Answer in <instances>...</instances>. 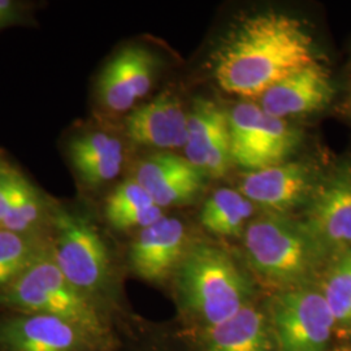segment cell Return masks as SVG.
I'll return each mask as SVG.
<instances>
[{
    "mask_svg": "<svg viewBox=\"0 0 351 351\" xmlns=\"http://www.w3.org/2000/svg\"><path fill=\"white\" fill-rule=\"evenodd\" d=\"M64 150L77 182L85 191H97L114 181L125 164L124 139L101 126L82 125L71 130Z\"/></svg>",
    "mask_w": 351,
    "mask_h": 351,
    "instance_id": "obj_10",
    "label": "cell"
},
{
    "mask_svg": "<svg viewBox=\"0 0 351 351\" xmlns=\"http://www.w3.org/2000/svg\"><path fill=\"white\" fill-rule=\"evenodd\" d=\"M341 335H342V336H346V337H351V316L350 319H349V322H348V324L343 328V330L341 332Z\"/></svg>",
    "mask_w": 351,
    "mask_h": 351,
    "instance_id": "obj_27",
    "label": "cell"
},
{
    "mask_svg": "<svg viewBox=\"0 0 351 351\" xmlns=\"http://www.w3.org/2000/svg\"><path fill=\"white\" fill-rule=\"evenodd\" d=\"M19 173L20 171L11 165L0 172V226L10 211Z\"/></svg>",
    "mask_w": 351,
    "mask_h": 351,
    "instance_id": "obj_25",
    "label": "cell"
},
{
    "mask_svg": "<svg viewBox=\"0 0 351 351\" xmlns=\"http://www.w3.org/2000/svg\"><path fill=\"white\" fill-rule=\"evenodd\" d=\"M254 213V203L239 190L219 189L204 202L201 223L206 230L221 237H234L245 232Z\"/></svg>",
    "mask_w": 351,
    "mask_h": 351,
    "instance_id": "obj_20",
    "label": "cell"
},
{
    "mask_svg": "<svg viewBox=\"0 0 351 351\" xmlns=\"http://www.w3.org/2000/svg\"><path fill=\"white\" fill-rule=\"evenodd\" d=\"M8 165H11V164L8 163V162L4 159V156H3V154H1V151H0V172L4 171Z\"/></svg>",
    "mask_w": 351,
    "mask_h": 351,
    "instance_id": "obj_28",
    "label": "cell"
},
{
    "mask_svg": "<svg viewBox=\"0 0 351 351\" xmlns=\"http://www.w3.org/2000/svg\"><path fill=\"white\" fill-rule=\"evenodd\" d=\"M267 315L281 351H328L337 330L329 303L314 285L276 291Z\"/></svg>",
    "mask_w": 351,
    "mask_h": 351,
    "instance_id": "obj_6",
    "label": "cell"
},
{
    "mask_svg": "<svg viewBox=\"0 0 351 351\" xmlns=\"http://www.w3.org/2000/svg\"><path fill=\"white\" fill-rule=\"evenodd\" d=\"M319 289L333 311L337 332L341 333L351 316V246L329 259Z\"/></svg>",
    "mask_w": 351,
    "mask_h": 351,
    "instance_id": "obj_23",
    "label": "cell"
},
{
    "mask_svg": "<svg viewBox=\"0 0 351 351\" xmlns=\"http://www.w3.org/2000/svg\"><path fill=\"white\" fill-rule=\"evenodd\" d=\"M302 221L329 259L350 247L351 164H342L319 180Z\"/></svg>",
    "mask_w": 351,
    "mask_h": 351,
    "instance_id": "obj_8",
    "label": "cell"
},
{
    "mask_svg": "<svg viewBox=\"0 0 351 351\" xmlns=\"http://www.w3.org/2000/svg\"><path fill=\"white\" fill-rule=\"evenodd\" d=\"M150 194L130 176L117 184L106 197L104 217L113 229L120 232L142 230L164 217Z\"/></svg>",
    "mask_w": 351,
    "mask_h": 351,
    "instance_id": "obj_18",
    "label": "cell"
},
{
    "mask_svg": "<svg viewBox=\"0 0 351 351\" xmlns=\"http://www.w3.org/2000/svg\"><path fill=\"white\" fill-rule=\"evenodd\" d=\"M274 341L268 315L250 302L230 319L206 328L203 351H272Z\"/></svg>",
    "mask_w": 351,
    "mask_h": 351,
    "instance_id": "obj_17",
    "label": "cell"
},
{
    "mask_svg": "<svg viewBox=\"0 0 351 351\" xmlns=\"http://www.w3.org/2000/svg\"><path fill=\"white\" fill-rule=\"evenodd\" d=\"M185 158L206 177L220 178L233 163L228 112L215 101L198 98L189 112Z\"/></svg>",
    "mask_w": 351,
    "mask_h": 351,
    "instance_id": "obj_14",
    "label": "cell"
},
{
    "mask_svg": "<svg viewBox=\"0 0 351 351\" xmlns=\"http://www.w3.org/2000/svg\"><path fill=\"white\" fill-rule=\"evenodd\" d=\"M300 142L301 136L297 129L282 119L264 113L251 150L249 168L258 171L285 163Z\"/></svg>",
    "mask_w": 351,
    "mask_h": 351,
    "instance_id": "obj_22",
    "label": "cell"
},
{
    "mask_svg": "<svg viewBox=\"0 0 351 351\" xmlns=\"http://www.w3.org/2000/svg\"><path fill=\"white\" fill-rule=\"evenodd\" d=\"M184 308L206 328L217 326L250 303L254 288L226 250L206 242L189 246L175 274Z\"/></svg>",
    "mask_w": 351,
    "mask_h": 351,
    "instance_id": "obj_3",
    "label": "cell"
},
{
    "mask_svg": "<svg viewBox=\"0 0 351 351\" xmlns=\"http://www.w3.org/2000/svg\"><path fill=\"white\" fill-rule=\"evenodd\" d=\"M189 113L181 99L171 90L139 104L124 119L126 141L137 147L152 150H175L185 147Z\"/></svg>",
    "mask_w": 351,
    "mask_h": 351,
    "instance_id": "obj_12",
    "label": "cell"
},
{
    "mask_svg": "<svg viewBox=\"0 0 351 351\" xmlns=\"http://www.w3.org/2000/svg\"><path fill=\"white\" fill-rule=\"evenodd\" d=\"M160 59L143 45L117 51L98 75L95 98L103 112L128 114L150 94L160 71Z\"/></svg>",
    "mask_w": 351,
    "mask_h": 351,
    "instance_id": "obj_7",
    "label": "cell"
},
{
    "mask_svg": "<svg viewBox=\"0 0 351 351\" xmlns=\"http://www.w3.org/2000/svg\"><path fill=\"white\" fill-rule=\"evenodd\" d=\"M51 251L50 236L0 229V291L8 288Z\"/></svg>",
    "mask_w": 351,
    "mask_h": 351,
    "instance_id": "obj_21",
    "label": "cell"
},
{
    "mask_svg": "<svg viewBox=\"0 0 351 351\" xmlns=\"http://www.w3.org/2000/svg\"><path fill=\"white\" fill-rule=\"evenodd\" d=\"M335 351H350V350H348V349H337V350H335Z\"/></svg>",
    "mask_w": 351,
    "mask_h": 351,
    "instance_id": "obj_29",
    "label": "cell"
},
{
    "mask_svg": "<svg viewBox=\"0 0 351 351\" xmlns=\"http://www.w3.org/2000/svg\"><path fill=\"white\" fill-rule=\"evenodd\" d=\"M132 177L163 210L195 201L207 178L186 158L169 151H156L139 159Z\"/></svg>",
    "mask_w": 351,
    "mask_h": 351,
    "instance_id": "obj_15",
    "label": "cell"
},
{
    "mask_svg": "<svg viewBox=\"0 0 351 351\" xmlns=\"http://www.w3.org/2000/svg\"><path fill=\"white\" fill-rule=\"evenodd\" d=\"M78 326L50 315L14 313L0 319V351H99Z\"/></svg>",
    "mask_w": 351,
    "mask_h": 351,
    "instance_id": "obj_11",
    "label": "cell"
},
{
    "mask_svg": "<svg viewBox=\"0 0 351 351\" xmlns=\"http://www.w3.org/2000/svg\"><path fill=\"white\" fill-rule=\"evenodd\" d=\"M24 5L12 0H0V27L21 20Z\"/></svg>",
    "mask_w": 351,
    "mask_h": 351,
    "instance_id": "obj_26",
    "label": "cell"
},
{
    "mask_svg": "<svg viewBox=\"0 0 351 351\" xmlns=\"http://www.w3.org/2000/svg\"><path fill=\"white\" fill-rule=\"evenodd\" d=\"M51 206L52 198L20 172L10 211L0 229L19 234L50 236Z\"/></svg>",
    "mask_w": 351,
    "mask_h": 351,
    "instance_id": "obj_19",
    "label": "cell"
},
{
    "mask_svg": "<svg viewBox=\"0 0 351 351\" xmlns=\"http://www.w3.org/2000/svg\"><path fill=\"white\" fill-rule=\"evenodd\" d=\"M263 114L261 106L249 101L236 104L228 112L233 163L249 168L251 150Z\"/></svg>",
    "mask_w": 351,
    "mask_h": 351,
    "instance_id": "obj_24",
    "label": "cell"
},
{
    "mask_svg": "<svg viewBox=\"0 0 351 351\" xmlns=\"http://www.w3.org/2000/svg\"><path fill=\"white\" fill-rule=\"evenodd\" d=\"M189 246L184 223L177 217L164 216L155 224L139 230L132 241L129 267L139 278L160 284L175 276Z\"/></svg>",
    "mask_w": 351,
    "mask_h": 351,
    "instance_id": "obj_13",
    "label": "cell"
},
{
    "mask_svg": "<svg viewBox=\"0 0 351 351\" xmlns=\"http://www.w3.org/2000/svg\"><path fill=\"white\" fill-rule=\"evenodd\" d=\"M0 306L13 313L63 319L88 333L101 349L108 343V326L98 302L66 280L55 263L52 251L0 291Z\"/></svg>",
    "mask_w": 351,
    "mask_h": 351,
    "instance_id": "obj_4",
    "label": "cell"
},
{
    "mask_svg": "<svg viewBox=\"0 0 351 351\" xmlns=\"http://www.w3.org/2000/svg\"><path fill=\"white\" fill-rule=\"evenodd\" d=\"M319 180L311 164L285 162L242 176L239 191L267 213L288 216L307 204Z\"/></svg>",
    "mask_w": 351,
    "mask_h": 351,
    "instance_id": "obj_9",
    "label": "cell"
},
{
    "mask_svg": "<svg viewBox=\"0 0 351 351\" xmlns=\"http://www.w3.org/2000/svg\"><path fill=\"white\" fill-rule=\"evenodd\" d=\"M332 97L330 75L323 64L315 62L268 88L261 97V108L284 120L317 111L326 107Z\"/></svg>",
    "mask_w": 351,
    "mask_h": 351,
    "instance_id": "obj_16",
    "label": "cell"
},
{
    "mask_svg": "<svg viewBox=\"0 0 351 351\" xmlns=\"http://www.w3.org/2000/svg\"><path fill=\"white\" fill-rule=\"evenodd\" d=\"M51 251L66 280L93 300L108 288L112 276L110 251L88 213L52 198Z\"/></svg>",
    "mask_w": 351,
    "mask_h": 351,
    "instance_id": "obj_5",
    "label": "cell"
},
{
    "mask_svg": "<svg viewBox=\"0 0 351 351\" xmlns=\"http://www.w3.org/2000/svg\"><path fill=\"white\" fill-rule=\"evenodd\" d=\"M243 251L254 275L276 291L313 285L329 262L303 221L284 215L267 213L249 223Z\"/></svg>",
    "mask_w": 351,
    "mask_h": 351,
    "instance_id": "obj_2",
    "label": "cell"
},
{
    "mask_svg": "<svg viewBox=\"0 0 351 351\" xmlns=\"http://www.w3.org/2000/svg\"><path fill=\"white\" fill-rule=\"evenodd\" d=\"M317 62L314 40L301 20L282 12L245 17L213 56V73L228 94L262 97L288 75Z\"/></svg>",
    "mask_w": 351,
    "mask_h": 351,
    "instance_id": "obj_1",
    "label": "cell"
}]
</instances>
